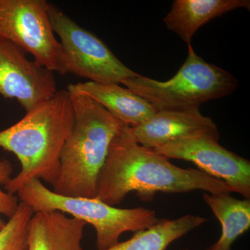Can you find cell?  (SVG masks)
I'll list each match as a JSON object with an SVG mask.
<instances>
[{"instance_id": "obj_13", "label": "cell", "mask_w": 250, "mask_h": 250, "mask_svg": "<svg viewBox=\"0 0 250 250\" xmlns=\"http://www.w3.org/2000/svg\"><path fill=\"white\" fill-rule=\"evenodd\" d=\"M250 10L249 0H174L164 22L187 45L202 26L238 9Z\"/></svg>"}, {"instance_id": "obj_3", "label": "cell", "mask_w": 250, "mask_h": 250, "mask_svg": "<svg viewBox=\"0 0 250 250\" xmlns=\"http://www.w3.org/2000/svg\"><path fill=\"white\" fill-rule=\"evenodd\" d=\"M70 94L75 123L62 149L52 190L64 196L95 198L112 141L125 125L91 98Z\"/></svg>"}, {"instance_id": "obj_10", "label": "cell", "mask_w": 250, "mask_h": 250, "mask_svg": "<svg viewBox=\"0 0 250 250\" xmlns=\"http://www.w3.org/2000/svg\"><path fill=\"white\" fill-rule=\"evenodd\" d=\"M130 129L136 142L150 149L196 136L220 140L214 122L202 114L199 108L159 110L147 121Z\"/></svg>"}, {"instance_id": "obj_15", "label": "cell", "mask_w": 250, "mask_h": 250, "mask_svg": "<svg viewBox=\"0 0 250 250\" xmlns=\"http://www.w3.org/2000/svg\"><path fill=\"white\" fill-rule=\"evenodd\" d=\"M203 200L222 226L221 236L207 250H231L237 238L250 228V199L238 200L230 193L205 192Z\"/></svg>"}, {"instance_id": "obj_5", "label": "cell", "mask_w": 250, "mask_h": 250, "mask_svg": "<svg viewBox=\"0 0 250 250\" xmlns=\"http://www.w3.org/2000/svg\"><path fill=\"white\" fill-rule=\"evenodd\" d=\"M121 84L149 102L158 110L199 108L202 104L231 95L239 87L236 77L206 62L188 45V56L170 80L157 81L138 75Z\"/></svg>"}, {"instance_id": "obj_9", "label": "cell", "mask_w": 250, "mask_h": 250, "mask_svg": "<svg viewBox=\"0 0 250 250\" xmlns=\"http://www.w3.org/2000/svg\"><path fill=\"white\" fill-rule=\"evenodd\" d=\"M54 72L27 59L25 52L0 37V95L15 99L26 112L57 93Z\"/></svg>"}, {"instance_id": "obj_12", "label": "cell", "mask_w": 250, "mask_h": 250, "mask_svg": "<svg viewBox=\"0 0 250 250\" xmlns=\"http://www.w3.org/2000/svg\"><path fill=\"white\" fill-rule=\"evenodd\" d=\"M85 225L60 211L35 212L28 228V250H84Z\"/></svg>"}, {"instance_id": "obj_1", "label": "cell", "mask_w": 250, "mask_h": 250, "mask_svg": "<svg viewBox=\"0 0 250 250\" xmlns=\"http://www.w3.org/2000/svg\"><path fill=\"white\" fill-rule=\"evenodd\" d=\"M196 190L213 195L232 192L225 182L197 169L179 167L154 149L141 146L125 125L110 146L99 174L96 197L115 207L131 192H137L141 200H149L156 192Z\"/></svg>"}, {"instance_id": "obj_18", "label": "cell", "mask_w": 250, "mask_h": 250, "mask_svg": "<svg viewBox=\"0 0 250 250\" xmlns=\"http://www.w3.org/2000/svg\"><path fill=\"white\" fill-rule=\"evenodd\" d=\"M188 250V249H185V250Z\"/></svg>"}, {"instance_id": "obj_4", "label": "cell", "mask_w": 250, "mask_h": 250, "mask_svg": "<svg viewBox=\"0 0 250 250\" xmlns=\"http://www.w3.org/2000/svg\"><path fill=\"white\" fill-rule=\"evenodd\" d=\"M16 194L20 202L35 212L60 211L90 224L96 233L97 250H105L119 243L123 233L137 232L157 223L154 210L137 207L119 208L97 197L64 196L49 190L38 179H32Z\"/></svg>"}, {"instance_id": "obj_2", "label": "cell", "mask_w": 250, "mask_h": 250, "mask_svg": "<svg viewBox=\"0 0 250 250\" xmlns=\"http://www.w3.org/2000/svg\"><path fill=\"white\" fill-rule=\"evenodd\" d=\"M74 123L71 95L61 90L27 111L17 123L0 131V147L14 154L21 164V172L5 184L4 190L14 195L34 179L53 186Z\"/></svg>"}, {"instance_id": "obj_6", "label": "cell", "mask_w": 250, "mask_h": 250, "mask_svg": "<svg viewBox=\"0 0 250 250\" xmlns=\"http://www.w3.org/2000/svg\"><path fill=\"white\" fill-rule=\"evenodd\" d=\"M47 13L62 47L61 75L72 74L99 83H118L137 76L100 38L47 2Z\"/></svg>"}, {"instance_id": "obj_14", "label": "cell", "mask_w": 250, "mask_h": 250, "mask_svg": "<svg viewBox=\"0 0 250 250\" xmlns=\"http://www.w3.org/2000/svg\"><path fill=\"white\" fill-rule=\"evenodd\" d=\"M207 221V218L192 214L172 220L161 219L150 228L135 232L127 241L105 250H166L174 241Z\"/></svg>"}, {"instance_id": "obj_11", "label": "cell", "mask_w": 250, "mask_h": 250, "mask_svg": "<svg viewBox=\"0 0 250 250\" xmlns=\"http://www.w3.org/2000/svg\"><path fill=\"white\" fill-rule=\"evenodd\" d=\"M67 90L91 98L129 127L147 121L159 111L147 100L118 83L82 82L69 84Z\"/></svg>"}, {"instance_id": "obj_17", "label": "cell", "mask_w": 250, "mask_h": 250, "mask_svg": "<svg viewBox=\"0 0 250 250\" xmlns=\"http://www.w3.org/2000/svg\"><path fill=\"white\" fill-rule=\"evenodd\" d=\"M13 166L6 159H0V229L6 223L1 218V215H5L11 218L16 213L20 202L18 199L13 194L3 190L1 186H4L12 178Z\"/></svg>"}, {"instance_id": "obj_16", "label": "cell", "mask_w": 250, "mask_h": 250, "mask_svg": "<svg viewBox=\"0 0 250 250\" xmlns=\"http://www.w3.org/2000/svg\"><path fill=\"white\" fill-rule=\"evenodd\" d=\"M34 212L20 202L16 213L0 229V250H28V228Z\"/></svg>"}, {"instance_id": "obj_7", "label": "cell", "mask_w": 250, "mask_h": 250, "mask_svg": "<svg viewBox=\"0 0 250 250\" xmlns=\"http://www.w3.org/2000/svg\"><path fill=\"white\" fill-rule=\"evenodd\" d=\"M0 37L9 41L34 62L60 74L62 47L44 0H0Z\"/></svg>"}, {"instance_id": "obj_8", "label": "cell", "mask_w": 250, "mask_h": 250, "mask_svg": "<svg viewBox=\"0 0 250 250\" xmlns=\"http://www.w3.org/2000/svg\"><path fill=\"white\" fill-rule=\"evenodd\" d=\"M153 149L169 159L190 161L202 172L225 182L231 192L250 199V161L222 146L218 140L196 136Z\"/></svg>"}]
</instances>
